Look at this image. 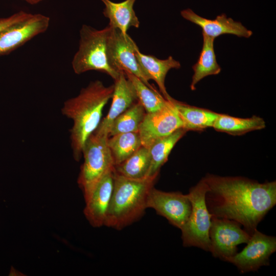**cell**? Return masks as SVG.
Returning <instances> with one entry per match:
<instances>
[{"label":"cell","instance_id":"12","mask_svg":"<svg viewBox=\"0 0 276 276\" xmlns=\"http://www.w3.org/2000/svg\"><path fill=\"white\" fill-rule=\"evenodd\" d=\"M49 17L31 14L0 33V56L7 55L48 29Z\"/></svg>","mask_w":276,"mask_h":276},{"label":"cell","instance_id":"11","mask_svg":"<svg viewBox=\"0 0 276 276\" xmlns=\"http://www.w3.org/2000/svg\"><path fill=\"white\" fill-rule=\"evenodd\" d=\"M160 109L146 113L139 133L142 146L149 148L156 140L168 136L182 128V123L170 100Z\"/></svg>","mask_w":276,"mask_h":276},{"label":"cell","instance_id":"6","mask_svg":"<svg viewBox=\"0 0 276 276\" xmlns=\"http://www.w3.org/2000/svg\"><path fill=\"white\" fill-rule=\"evenodd\" d=\"M208 190V185L203 178L190 189L187 196L191 203V212L180 230L184 246H194L210 251L209 230L212 215L205 202Z\"/></svg>","mask_w":276,"mask_h":276},{"label":"cell","instance_id":"20","mask_svg":"<svg viewBox=\"0 0 276 276\" xmlns=\"http://www.w3.org/2000/svg\"><path fill=\"white\" fill-rule=\"evenodd\" d=\"M265 127L264 119L258 116L241 118L218 113L212 127L217 131L233 135H240L250 131L263 129Z\"/></svg>","mask_w":276,"mask_h":276},{"label":"cell","instance_id":"27","mask_svg":"<svg viewBox=\"0 0 276 276\" xmlns=\"http://www.w3.org/2000/svg\"><path fill=\"white\" fill-rule=\"evenodd\" d=\"M22 1H24L26 2L27 3L31 5H35L40 3L43 0H22Z\"/></svg>","mask_w":276,"mask_h":276},{"label":"cell","instance_id":"4","mask_svg":"<svg viewBox=\"0 0 276 276\" xmlns=\"http://www.w3.org/2000/svg\"><path fill=\"white\" fill-rule=\"evenodd\" d=\"M111 29L109 25L101 30L82 25L79 48L72 61L75 73L81 74L93 70L104 73L114 80L118 78L120 72L111 68L107 57V42Z\"/></svg>","mask_w":276,"mask_h":276},{"label":"cell","instance_id":"7","mask_svg":"<svg viewBox=\"0 0 276 276\" xmlns=\"http://www.w3.org/2000/svg\"><path fill=\"white\" fill-rule=\"evenodd\" d=\"M237 222L214 216L209 230L210 251L212 256L223 261L237 252V246L246 243L250 235Z\"/></svg>","mask_w":276,"mask_h":276},{"label":"cell","instance_id":"19","mask_svg":"<svg viewBox=\"0 0 276 276\" xmlns=\"http://www.w3.org/2000/svg\"><path fill=\"white\" fill-rule=\"evenodd\" d=\"M203 45L197 62L192 66L194 74L190 85L191 90L203 78L218 74L221 68L218 64L214 48V39L202 33Z\"/></svg>","mask_w":276,"mask_h":276},{"label":"cell","instance_id":"16","mask_svg":"<svg viewBox=\"0 0 276 276\" xmlns=\"http://www.w3.org/2000/svg\"><path fill=\"white\" fill-rule=\"evenodd\" d=\"M135 56L145 78L149 81L154 80L163 95V97L169 100L172 97L167 91L165 80L169 71L172 68L178 69L180 67V63L170 56L166 59H159L156 57L142 53L137 47L135 50Z\"/></svg>","mask_w":276,"mask_h":276},{"label":"cell","instance_id":"9","mask_svg":"<svg viewBox=\"0 0 276 276\" xmlns=\"http://www.w3.org/2000/svg\"><path fill=\"white\" fill-rule=\"evenodd\" d=\"M240 252L225 262L236 266L243 273L258 270L261 266L269 265V258L276 250V238L255 230Z\"/></svg>","mask_w":276,"mask_h":276},{"label":"cell","instance_id":"26","mask_svg":"<svg viewBox=\"0 0 276 276\" xmlns=\"http://www.w3.org/2000/svg\"><path fill=\"white\" fill-rule=\"evenodd\" d=\"M30 14L25 11H20L10 16L0 18V33L12 25L26 19Z\"/></svg>","mask_w":276,"mask_h":276},{"label":"cell","instance_id":"17","mask_svg":"<svg viewBox=\"0 0 276 276\" xmlns=\"http://www.w3.org/2000/svg\"><path fill=\"white\" fill-rule=\"evenodd\" d=\"M105 5L103 13L109 20V26L119 30L124 35L127 34L130 27L138 28L140 21L133 10L136 0H125L114 3L109 0H101Z\"/></svg>","mask_w":276,"mask_h":276},{"label":"cell","instance_id":"8","mask_svg":"<svg viewBox=\"0 0 276 276\" xmlns=\"http://www.w3.org/2000/svg\"><path fill=\"white\" fill-rule=\"evenodd\" d=\"M137 47L128 34L124 35L119 30L112 28L107 42L109 64L116 72L131 73L150 88L156 89L146 79L141 70L135 56Z\"/></svg>","mask_w":276,"mask_h":276},{"label":"cell","instance_id":"10","mask_svg":"<svg viewBox=\"0 0 276 276\" xmlns=\"http://www.w3.org/2000/svg\"><path fill=\"white\" fill-rule=\"evenodd\" d=\"M146 207L153 209L180 229L186 223L192 209L187 194L180 192H165L154 187L148 195Z\"/></svg>","mask_w":276,"mask_h":276},{"label":"cell","instance_id":"18","mask_svg":"<svg viewBox=\"0 0 276 276\" xmlns=\"http://www.w3.org/2000/svg\"><path fill=\"white\" fill-rule=\"evenodd\" d=\"M177 110L182 123V128L188 130H202L213 127L218 113L211 110L192 106L170 99Z\"/></svg>","mask_w":276,"mask_h":276},{"label":"cell","instance_id":"14","mask_svg":"<svg viewBox=\"0 0 276 276\" xmlns=\"http://www.w3.org/2000/svg\"><path fill=\"white\" fill-rule=\"evenodd\" d=\"M114 81L112 102L109 110L94 131L100 134L108 136L113 121L137 101L135 88L124 72H120L119 76Z\"/></svg>","mask_w":276,"mask_h":276},{"label":"cell","instance_id":"5","mask_svg":"<svg viewBox=\"0 0 276 276\" xmlns=\"http://www.w3.org/2000/svg\"><path fill=\"white\" fill-rule=\"evenodd\" d=\"M108 135L94 132L82 149L84 162L80 168L78 183L86 200L100 178L114 166L107 144Z\"/></svg>","mask_w":276,"mask_h":276},{"label":"cell","instance_id":"21","mask_svg":"<svg viewBox=\"0 0 276 276\" xmlns=\"http://www.w3.org/2000/svg\"><path fill=\"white\" fill-rule=\"evenodd\" d=\"M151 163L148 148L142 146L134 153L114 166L115 172L125 177L142 179L148 176Z\"/></svg>","mask_w":276,"mask_h":276},{"label":"cell","instance_id":"25","mask_svg":"<svg viewBox=\"0 0 276 276\" xmlns=\"http://www.w3.org/2000/svg\"><path fill=\"white\" fill-rule=\"evenodd\" d=\"M132 83L136 93L137 101L144 108L146 113L156 111L163 108L168 103L156 89H151L134 75L124 72Z\"/></svg>","mask_w":276,"mask_h":276},{"label":"cell","instance_id":"3","mask_svg":"<svg viewBox=\"0 0 276 276\" xmlns=\"http://www.w3.org/2000/svg\"><path fill=\"white\" fill-rule=\"evenodd\" d=\"M157 177L133 179L114 171L113 189L104 225L121 229L140 218L147 209L148 195Z\"/></svg>","mask_w":276,"mask_h":276},{"label":"cell","instance_id":"24","mask_svg":"<svg viewBox=\"0 0 276 276\" xmlns=\"http://www.w3.org/2000/svg\"><path fill=\"white\" fill-rule=\"evenodd\" d=\"M146 113L142 105L137 101L113 121L108 137L123 133L138 132Z\"/></svg>","mask_w":276,"mask_h":276},{"label":"cell","instance_id":"1","mask_svg":"<svg viewBox=\"0 0 276 276\" xmlns=\"http://www.w3.org/2000/svg\"><path fill=\"white\" fill-rule=\"evenodd\" d=\"M205 202L212 216L232 220L250 236L276 204V182L208 174Z\"/></svg>","mask_w":276,"mask_h":276},{"label":"cell","instance_id":"23","mask_svg":"<svg viewBox=\"0 0 276 276\" xmlns=\"http://www.w3.org/2000/svg\"><path fill=\"white\" fill-rule=\"evenodd\" d=\"M107 144L114 166L128 158L142 146L139 132L123 133L108 137Z\"/></svg>","mask_w":276,"mask_h":276},{"label":"cell","instance_id":"22","mask_svg":"<svg viewBox=\"0 0 276 276\" xmlns=\"http://www.w3.org/2000/svg\"><path fill=\"white\" fill-rule=\"evenodd\" d=\"M187 131L180 128L172 134L155 141L148 148L151 163L148 177L157 176L162 166L167 162L168 156L177 142Z\"/></svg>","mask_w":276,"mask_h":276},{"label":"cell","instance_id":"2","mask_svg":"<svg viewBox=\"0 0 276 276\" xmlns=\"http://www.w3.org/2000/svg\"><path fill=\"white\" fill-rule=\"evenodd\" d=\"M113 90V84L105 86L97 80L82 88L77 96L64 102L62 113L73 121L70 139L76 160L81 158L86 141L100 124L103 108L111 98Z\"/></svg>","mask_w":276,"mask_h":276},{"label":"cell","instance_id":"13","mask_svg":"<svg viewBox=\"0 0 276 276\" xmlns=\"http://www.w3.org/2000/svg\"><path fill=\"white\" fill-rule=\"evenodd\" d=\"M114 167L107 171L97 182L88 197L85 200L84 214L95 227L104 225L114 185Z\"/></svg>","mask_w":276,"mask_h":276},{"label":"cell","instance_id":"15","mask_svg":"<svg viewBox=\"0 0 276 276\" xmlns=\"http://www.w3.org/2000/svg\"><path fill=\"white\" fill-rule=\"evenodd\" d=\"M180 14L185 19L199 26L202 29V33L214 39L225 34L245 38H249L252 34V31L241 22L227 17L224 14L218 15L213 20L200 16L190 9L181 11Z\"/></svg>","mask_w":276,"mask_h":276}]
</instances>
